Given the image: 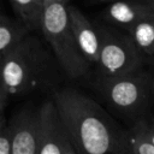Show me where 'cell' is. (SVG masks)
I'll return each mask as SVG.
<instances>
[{
	"label": "cell",
	"instance_id": "obj_4",
	"mask_svg": "<svg viewBox=\"0 0 154 154\" xmlns=\"http://www.w3.org/2000/svg\"><path fill=\"white\" fill-rule=\"evenodd\" d=\"M66 5L63 2L43 5L40 30L64 75L72 81L88 79L90 66L78 49Z\"/></svg>",
	"mask_w": 154,
	"mask_h": 154
},
{
	"label": "cell",
	"instance_id": "obj_10",
	"mask_svg": "<svg viewBox=\"0 0 154 154\" xmlns=\"http://www.w3.org/2000/svg\"><path fill=\"white\" fill-rule=\"evenodd\" d=\"M126 31L147 59L154 55V12L138 20Z\"/></svg>",
	"mask_w": 154,
	"mask_h": 154
},
{
	"label": "cell",
	"instance_id": "obj_3",
	"mask_svg": "<svg viewBox=\"0 0 154 154\" xmlns=\"http://www.w3.org/2000/svg\"><path fill=\"white\" fill-rule=\"evenodd\" d=\"M108 108L130 123L149 114L154 102L153 78L146 65L123 76L90 85Z\"/></svg>",
	"mask_w": 154,
	"mask_h": 154
},
{
	"label": "cell",
	"instance_id": "obj_6",
	"mask_svg": "<svg viewBox=\"0 0 154 154\" xmlns=\"http://www.w3.org/2000/svg\"><path fill=\"white\" fill-rule=\"evenodd\" d=\"M10 154H37L40 118L38 107L26 106L17 111L7 123Z\"/></svg>",
	"mask_w": 154,
	"mask_h": 154
},
{
	"label": "cell",
	"instance_id": "obj_19",
	"mask_svg": "<svg viewBox=\"0 0 154 154\" xmlns=\"http://www.w3.org/2000/svg\"><path fill=\"white\" fill-rule=\"evenodd\" d=\"M43 5L46 4H52V2H63V4H69V0H41Z\"/></svg>",
	"mask_w": 154,
	"mask_h": 154
},
{
	"label": "cell",
	"instance_id": "obj_1",
	"mask_svg": "<svg viewBox=\"0 0 154 154\" xmlns=\"http://www.w3.org/2000/svg\"><path fill=\"white\" fill-rule=\"evenodd\" d=\"M52 101L78 154H126L125 129L93 97L75 87H60Z\"/></svg>",
	"mask_w": 154,
	"mask_h": 154
},
{
	"label": "cell",
	"instance_id": "obj_17",
	"mask_svg": "<svg viewBox=\"0 0 154 154\" xmlns=\"http://www.w3.org/2000/svg\"><path fill=\"white\" fill-rule=\"evenodd\" d=\"M7 94H6V90L4 88V84L1 82V78H0V114H4V109L6 107V101H7Z\"/></svg>",
	"mask_w": 154,
	"mask_h": 154
},
{
	"label": "cell",
	"instance_id": "obj_9",
	"mask_svg": "<svg viewBox=\"0 0 154 154\" xmlns=\"http://www.w3.org/2000/svg\"><path fill=\"white\" fill-rule=\"evenodd\" d=\"M152 12H154V8L140 0H116L108 2L103 16L112 25L129 30L134 24Z\"/></svg>",
	"mask_w": 154,
	"mask_h": 154
},
{
	"label": "cell",
	"instance_id": "obj_24",
	"mask_svg": "<svg viewBox=\"0 0 154 154\" xmlns=\"http://www.w3.org/2000/svg\"><path fill=\"white\" fill-rule=\"evenodd\" d=\"M147 60H150V61H154V57H152V58H149V59H147Z\"/></svg>",
	"mask_w": 154,
	"mask_h": 154
},
{
	"label": "cell",
	"instance_id": "obj_5",
	"mask_svg": "<svg viewBox=\"0 0 154 154\" xmlns=\"http://www.w3.org/2000/svg\"><path fill=\"white\" fill-rule=\"evenodd\" d=\"M100 36V53L90 70L89 84L101 83L146 65L147 58L124 29L96 25Z\"/></svg>",
	"mask_w": 154,
	"mask_h": 154
},
{
	"label": "cell",
	"instance_id": "obj_8",
	"mask_svg": "<svg viewBox=\"0 0 154 154\" xmlns=\"http://www.w3.org/2000/svg\"><path fill=\"white\" fill-rule=\"evenodd\" d=\"M40 134L37 154H61V124L52 99L38 106Z\"/></svg>",
	"mask_w": 154,
	"mask_h": 154
},
{
	"label": "cell",
	"instance_id": "obj_20",
	"mask_svg": "<svg viewBox=\"0 0 154 154\" xmlns=\"http://www.w3.org/2000/svg\"><path fill=\"white\" fill-rule=\"evenodd\" d=\"M150 72H152V78H153V93H154V61H150Z\"/></svg>",
	"mask_w": 154,
	"mask_h": 154
},
{
	"label": "cell",
	"instance_id": "obj_16",
	"mask_svg": "<svg viewBox=\"0 0 154 154\" xmlns=\"http://www.w3.org/2000/svg\"><path fill=\"white\" fill-rule=\"evenodd\" d=\"M61 124V123H60ZM60 143H61V154H78L76 152V149L72 147L71 142L69 141L63 126H61V138H60Z\"/></svg>",
	"mask_w": 154,
	"mask_h": 154
},
{
	"label": "cell",
	"instance_id": "obj_7",
	"mask_svg": "<svg viewBox=\"0 0 154 154\" xmlns=\"http://www.w3.org/2000/svg\"><path fill=\"white\" fill-rule=\"evenodd\" d=\"M66 7L78 49L91 70L96 64L100 53V36L97 28L76 6L67 4Z\"/></svg>",
	"mask_w": 154,
	"mask_h": 154
},
{
	"label": "cell",
	"instance_id": "obj_11",
	"mask_svg": "<svg viewBox=\"0 0 154 154\" xmlns=\"http://www.w3.org/2000/svg\"><path fill=\"white\" fill-rule=\"evenodd\" d=\"M30 30L19 20L0 13V58L23 40Z\"/></svg>",
	"mask_w": 154,
	"mask_h": 154
},
{
	"label": "cell",
	"instance_id": "obj_22",
	"mask_svg": "<svg viewBox=\"0 0 154 154\" xmlns=\"http://www.w3.org/2000/svg\"><path fill=\"white\" fill-rule=\"evenodd\" d=\"M6 123V119H5V117H4V114H0V128L4 125Z\"/></svg>",
	"mask_w": 154,
	"mask_h": 154
},
{
	"label": "cell",
	"instance_id": "obj_12",
	"mask_svg": "<svg viewBox=\"0 0 154 154\" xmlns=\"http://www.w3.org/2000/svg\"><path fill=\"white\" fill-rule=\"evenodd\" d=\"M19 20L29 29H40L43 2L41 0H10Z\"/></svg>",
	"mask_w": 154,
	"mask_h": 154
},
{
	"label": "cell",
	"instance_id": "obj_21",
	"mask_svg": "<svg viewBox=\"0 0 154 154\" xmlns=\"http://www.w3.org/2000/svg\"><path fill=\"white\" fill-rule=\"evenodd\" d=\"M140 1H142L143 4H146V5L150 6L152 8H154V0H140Z\"/></svg>",
	"mask_w": 154,
	"mask_h": 154
},
{
	"label": "cell",
	"instance_id": "obj_2",
	"mask_svg": "<svg viewBox=\"0 0 154 154\" xmlns=\"http://www.w3.org/2000/svg\"><path fill=\"white\" fill-rule=\"evenodd\" d=\"M64 77L55 57L36 37L26 35L0 58V78L7 97L54 91Z\"/></svg>",
	"mask_w": 154,
	"mask_h": 154
},
{
	"label": "cell",
	"instance_id": "obj_18",
	"mask_svg": "<svg viewBox=\"0 0 154 154\" xmlns=\"http://www.w3.org/2000/svg\"><path fill=\"white\" fill-rule=\"evenodd\" d=\"M144 118V120H146V123L150 126V128H153L154 129V116H149V114H147L146 117H143Z\"/></svg>",
	"mask_w": 154,
	"mask_h": 154
},
{
	"label": "cell",
	"instance_id": "obj_13",
	"mask_svg": "<svg viewBox=\"0 0 154 154\" xmlns=\"http://www.w3.org/2000/svg\"><path fill=\"white\" fill-rule=\"evenodd\" d=\"M126 154H154V144L132 122L125 129Z\"/></svg>",
	"mask_w": 154,
	"mask_h": 154
},
{
	"label": "cell",
	"instance_id": "obj_15",
	"mask_svg": "<svg viewBox=\"0 0 154 154\" xmlns=\"http://www.w3.org/2000/svg\"><path fill=\"white\" fill-rule=\"evenodd\" d=\"M132 123V122H131ZM134 123L138 126V129L141 130V132L154 144V129L153 128H150L147 123H146V120H144V118L142 117V118H138V119H136V120H134Z\"/></svg>",
	"mask_w": 154,
	"mask_h": 154
},
{
	"label": "cell",
	"instance_id": "obj_25",
	"mask_svg": "<svg viewBox=\"0 0 154 154\" xmlns=\"http://www.w3.org/2000/svg\"><path fill=\"white\" fill-rule=\"evenodd\" d=\"M153 57H154V55H153Z\"/></svg>",
	"mask_w": 154,
	"mask_h": 154
},
{
	"label": "cell",
	"instance_id": "obj_14",
	"mask_svg": "<svg viewBox=\"0 0 154 154\" xmlns=\"http://www.w3.org/2000/svg\"><path fill=\"white\" fill-rule=\"evenodd\" d=\"M0 154H10V135L6 123L0 128Z\"/></svg>",
	"mask_w": 154,
	"mask_h": 154
},
{
	"label": "cell",
	"instance_id": "obj_23",
	"mask_svg": "<svg viewBox=\"0 0 154 154\" xmlns=\"http://www.w3.org/2000/svg\"><path fill=\"white\" fill-rule=\"evenodd\" d=\"M94 2H112V1H116V0H91Z\"/></svg>",
	"mask_w": 154,
	"mask_h": 154
}]
</instances>
